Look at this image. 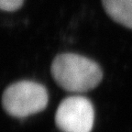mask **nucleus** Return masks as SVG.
Returning <instances> with one entry per match:
<instances>
[{
    "label": "nucleus",
    "instance_id": "20e7f679",
    "mask_svg": "<svg viewBox=\"0 0 132 132\" xmlns=\"http://www.w3.org/2000/svg\"><path fill=\"white\" fill-rule=\"evenodd\" d=\"M102 4L115 22L132 29V0H102Z\"/></svg>",
    "mask_w": 132,
    "mask_h": 132
},
{
    "label": "nucleus",
    "instance_id": "7ed1b4c3",
    "mask_svg": "<svg viewBox=\"0 0 132 132\" xmlns=\"http://www.w3.org/2000/svg\"><path fill=\"white\" fill-rule=\"evenodd\" d=\"M95 123V108L90 99L81 95L66 97L55 114V124L62 132H91Z\"/></svg>",
    "mask_w": 132,
    "mask_h": 132
},
{
    "label": "nucleus",
    "instance_id": "39448f33",
    "mask_svg": "<svg viewBox=\"0 0 132 132\" xmlns=\"http://www.w3.org/2000/svg\"><path fill=\"white\" fill-rule=\"evenodd\" d=\"M24 0H0V7L3 11L13 12L23 6Z\"/></svg>",
    "mask_w": 132,
    "mask_h": 132
},
{
    "label": "nucleus",
    "instance_id": "f03ea898",
    "mask_svg": "<svg viewBox=\"0 0 132 132\" xmlns=\"http://www.w3.org/2000/svg\"><path fill=\"white\" fill-rule=\"evenodd\" d=\"M49 94L44 85L23 80L8 85L2 95V106L10 117L25 118L43 111L48 105Z\"/></svg>",
    "mask_w": 132,
    "mask_h": 132
},
{
    "label": "nucleus",
    "instance_id": "f257e3e1",
    "mask_svg": "<svg viewBox=\"0 0 132 132\" xmlns=\"http://www.w3.org/2000/svg\"><path fill=\"white\" fill-rule=\"evenodd\" d=\"M51 72L56 84L70 93L89 92L103 79V71L96 62L76 53L58 54Z\"/></svg>",
    "mask_w": 132,
    "mask_h": 132
}]
</instances>
